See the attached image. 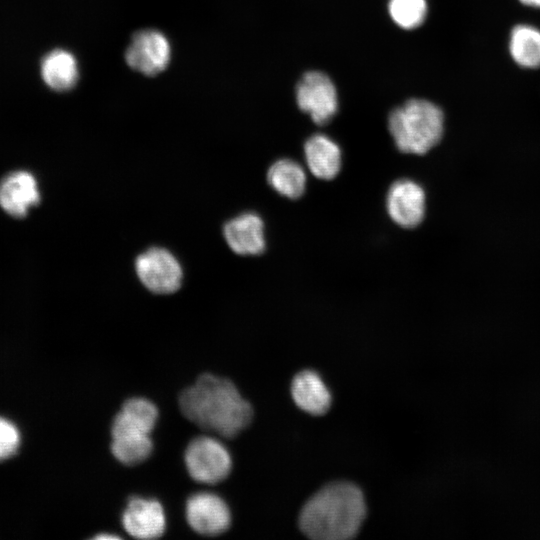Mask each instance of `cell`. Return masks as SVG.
I'll use <instances>...</instances> for the list:
<instances>
[{
  "mask_svg": "<svg viewBox=\"0 0 540 540\" xmlns=\"http://www.w3.org/2000/svg\"><path fill=\"white\" fill-rule=\"evenodd\" d=\"M509 50L513 60L525 68L540 66V30L522 24L513 28L510 34Z\"/></svg>",
  "mask_w": 540,
  "mask_h": 540,
  "instance_id": "19",
  "label": "cell"
},
{
  "mask_svg": "<svg viewBox=\"0 0 540 540\" xmlns=\"http://www.w3.org/2000/svg\"><path fill=\"white\" fill-rule=\"evenodd\" d=\"M223 236L236 254L260 255L266 249L264 223L254 212L242 213L225 223Z\"/></svg>",
  "mask_w": 540,
  "mask_h": 540,
  "instance_id": "11",
  "label": "cell"
},
{
  "mask_svg": "<svg viewBox=\"0 0 540 540\" xmlns=\"http://www.w3.org/2000/svg\"><path fill=\"white\" fill-rule=\"evenodd\" d=\"M366 515L361 490L347 482L332 483L303 506L299 526L317 540H344L355 536Z\"/></svg>",
  "mask_w": 540,
  "mask_h": 540,
  "instance_id": "2",
  "label": "cell"
},
{
  "mask_svg": "<svg viewBox=\"0 0 540 540\" xmlns=\"http://www.w3.org/2000/svg\"><path fill=\"white\" fill-rule=\"evenodd\" d=\"M158 419L156 405L144 397L124 401L112 420L111 429H130L151 434Z\"/></svg>",
  "mask_w": 540,
  "mask_h": 540,
  "instance_id": "15",
  "label": "cell"
},
{
  "mask_svg": "<svg viewBox=\"0 0 540 540\" xmlns=\"http://www.w3.org/2000/svg\"><path fill=\"white\" fill-rule=\"evenodd\" d=\"M135 271L141 283L156 294L173 293L182 283V267L165 248L152 247L139 254L135 260Z\"/></svg>",
  "mask_w": 540,
  "mask_h": 540,
  "instance_id": "5",
  "label": "cell"
},
{
  "mask_svg": "<svg viewBox=\"0 0 540 540\" xmlns=\"http://www.w3.org/2000/svg\"><path fill=\"white\" fill-rule=\"evenodd\" d=\"M299 108L309 114L314 123H328L338 108L337 93L330 78L319 71L303 75L296 87Z\"/></svg>",
  "mask_w": 540,
  "mask_h": 540,
  "instance_id": "6",
  "label": "cell"
},
{
  "mask_svg": "<svg viewBox=\"0 0 540 540\" xmlns=\"http://www.w3.org/2000/svg\"><path fill=\"white\" fill-rule=\"evenodd\" d=\"M41 75L51 89L56 91L69 90L77 82V61L68 51L54 50L43 59Z\"/></svg>",
  "mask_w": 540,
  "mask_h": 540,
  "instance_id": "17",
  "label": "cell"
},
{
  "mask_svg": "<svg viewBox=\"0 0 540 540\" xmlns=\"http://www.w3.org/2000/svg\"><path fill=\"white\" fill-rule=\"evenodd\" d=\"M170 57L171 48L167 38L156 30L137 32L125 53L127 64L145 75H155L163 71Z\"/></svg>",
  "mask_w": 540,
  "mask_h": 540,
  "instance_id": "9",
  "label": "cell"
},
{
  "mask_svg": "<svg viewBox=\"0 0 540 540\" xmlns=\"http://www.w3.org/2000/svg\"><path fill=\"white\" fill-rule=\"evenodd\" d=\"M37 181L27 171H16L0 182V206L12 216L22 217L39 202Z\"/></svg>",
  "mask_w": 540,
  "mask_h": 540,
  "instance_id": "12",
  "label": "cell"
},
{
  "mask_svg": "<svg viewBox=\"0 0 540 540\" xmlns=\"http://www.w3.org/2000/svg\"><path fill=\"white\" fill-rule=\"evenodd\" d=\"M110 450L123 465H139L151 455L153 442L150 434L134 431L111 432Z\"/></svg>",
  "mask_w": 540,
  "mask_h": 540,
  "instance_id": "18",
  "label": "cell"
},
{
  "mask_svg": "<svg viewBox=\"0 0 540 540\" xmlns=\"http://www.w3.org/2000/svg\"><path fill=\"white\" fill-rule=\"evenodd\" d=\"M179 408L183 416L200 429L232 438L251 422L253 409L234 383L210 373L201 374L181 391Z\"/></svg>",
  "mask_w": 540,
  "mask_h": 540,
  "instance_id": "1",
  "label": "cell"
},
{
  "mask_svg": "<svg viewBox=\"0 0 540 540\" xmlns=\"http://www.w3.org/2000/svg\"><path fill=\"white\" fill-rule=\"evenodd\" d=\"M519 1L524 5L540 8V0H519Z\"/></svg>",
  "mask_w": 540,
  "mask_h": 540,
  "instance_id": "22",
  "label": "cell"
},
{
  "mask_svg": "<svg viewBox=\"0 0 540 540\" xmlns=\"http://www.w3.org/2000/svg\"><path fill=\"white\" fill-rule=\"evenodd\" d=\"M125 531L137 539H156L165 532L163 506L156 499L131 497L122 514Z\"/></svg>",
  "mask_w": 540,
  "mask_h": 540,
  "instance_id": "10",
  "label": "cell"
},
{
  "mask_svg": "<svg viewBox=\"0 0 540 540\" xmlns=\"http://www.w3.org/2000/svg\"><path fill=\"white\" fill-rule=\"evenodd\" d=\"M388 128L400 152L423 155L442 138L443 112L427 100L410 99L390 113Z\"/></svg>",
  "mask_w": 540,
  "mask_h": 540,
  "instance_id": "3",
  "label": "cell"
},
{
  "mask_svg": "<svg viewBox=\"0 0 540 540\" xmlns=\"http://www.w3.org/2000/svg\"><path fill=\"white\" fill-rule=\"evenodd\" d=\"M20 434L17 427L0 417V460L12 456L18 449Z\"/></svg>",
  "mask_w": 540,
  "mask_h": 540,
  "instance_id": "21",
  "label": "cell"
},
{
  "mask_svg": "<svg viewBox=\"0 0 540 540\" xmlns=\"http://www.w3.org/2000/svg\"><path fill=\"white\" fill-rule=\"evenodd\" d=\"M185 516L189 526L203 536H218L231 524V513L226 502L217 494L199 492L186 501Z\"/></svg>",
  "mask_w": 540,
  "mask_h": 540,
  "instance_id": "7",
  "label": "cell"
},
{
  "mask_svg": "<svg viewBox=\"0 0 540 540\" xmlns=\"http://www.w3.org/2000/svg\"><path fill=\"white\" fill-rule=\"evenodd\" d=\"M291 394L295 404L311 415H323L331 406V394L318 373L299 372L292 381Z\"/></svg>",
  "mask_w": 540,
  "mask_h": 540,
  "instance_id": "14",
  "label": "cell"
},
{
  "mask_svg": "<svg viewBox=\"0 0 540 540\" xmlns=\"http://www.w3.org/2000/svg\"><path fill=\"white\" fill-rule=\"evenodd\" d=\"M304 158L311 174L321 180H332L341 170V149L324 134H314L306 140Z\"/></svg>",
  "mask_w": 540,
  "mask_h": 540,
  "instance_id": "13",
  "label": "cell"
},
{
  "mask_svg": "<svg viewBox=\"0 0 540 540\" xmlns=\"http://www.w3.org/2000/svg\"><path fill=\"white\" fill-rule=\"evenodd\" d=\"M388 8L393 21L404 29L417 28L427 14L426 0H390Z\"/></svg>",
  "mask_w": 540,
  "mask_h": 540,
  "instance_id": "20",
  "label": "cell"
},
{
  "mask_svg": "<svg viewBox=\"0 0 540 540\" xmlns=\"http://www.w3.org/2000/svg\"><path fill=\"white\" fill-rule=\"evenodd\" d=\"M267 182L279 195L294 200L304 194L307 177L298 162L284 158L277 160L269 167Z\"/></svg>",
  "mask_w": 540,
  "mask_h": 540,
  "instance_id": "16",
  "label": "cell"
},
{
  "mask_svg": "<svg viewBox=\"0 0 540 540\" xmlns=\"http://www.w3.org/2000/svg\"><path fill=\"white\" fill-rule=\"evenodd\" d=\"M386 210L398 226L406 229L417 227L423 221L426 211L423 187L412 179L396 180L388 189Z\"/></svg>",
  "mask_w": 540,
  "mask_h": 540,
  "instance_id": "8",
  "label": "cell"
},
{
  "mask_svg": "<svg viewBox=\"0 0 540 540\" xmlns=\"http://www.w3.org/2000/svg\"><path fill=\"white\" fill-rule=\"evenodd\" d=\"M184 462L190 477L202 484L220 483L232 469V458L227 448L218 439L206 435L189 442Z\"/></svg>",
  "mask_w": 540,
  "mask_h": 540,
  "instance_id": "4",
  "label": "cell"
}]
</instances>
